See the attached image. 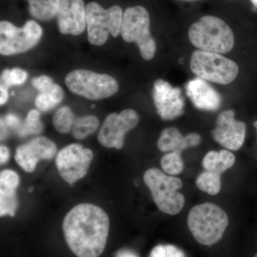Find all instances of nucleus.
I'll return each instance as SVG.
<instances>
[{
  "label": "nucleus",
  "mask_w": 257,
  "mask_h": 257,
  "mask_svg": "<svg viewBox=\"0 0 257 257\" xmlns=\"http://www.w3.org/2000/svg\"><path fill=\"white\" fill-rule=\"evenodd\" d=\"M63 232L69 248L77 257H99L104 251L109 219L101 208L80 204L64 217Z\"/></svg>",
  "instance_id": "nucleus-1"
},
{
  "label": "nucleus",
  "mask_w": 257,
  "mask_h": 257,
  "mask_svg": "<svg viewBox=\"0 0 257 257\" xmlns=\"http://www.w3.org/2000/svg\"><path fill=\"white\" fill-rule=\"evenodd\" d=\"M188 35L192 45L199 50L221 55L227 53L234 47L232 30L217 17H202L190 27Z\"/></svg>",
  "instance_id": "nucleus-2"
},
{
  "label": "nucleus",
  "mask_w": 257,
  "mask_h": 257,
  "mask_svg": "<svg viewBox=\"0 0 257 257\" xmlns=\"http://www.w3.org/2000/svg\"><path fill=\"white\" fill-rule=\"evenodd\" d=\"M187 224L198 242L211 246L222 238L229 225V217L221 208L213 203L194 206L187 218Z\"/></svg>",
  "instance_id": "nucleus-3"
},
{
  "label": "nucleus",
  "mask_w": 257,
  "mask_h": 257,
  "mask_svg": "<svg viewBox=\"0 0 257 257\" xmlns=\"http://www.w3.org/2000/svg\"><path fill=\"white\" fill-rule=\"evenodd\" d=\"M144 182L150 189L154 202L161 211L176 215L182 210L185 198L177 192L182 187L180 179L166 175L158 169L151 168L145 172Z\"/></svg>",
  "instance_id": "nucleus-4"
},
{
  "label": "nucleus",
  "mask_w": 257,
  "mask_h": 257,
  "mask_svg": "<svg viewBox=\"0 0 257 257\" xmlns=\"http://www.w3.org/2000/svg\"><path fill=\"white\" fill-rule=\"evenodd\" d=\"M121 35L125 42L138 45L144 60H151L156 53V42L150 32L148 11L142 6L128 8L123 14Z\"/></svg>",
  "instance_id": "nucleus-5"
},
{
  "label": "nucleus",
  "mask_w": 257,
  "mask_h": 257,
  "mask_svg": "<svg viewBox=\"0 0 257 257\" xmlns=\"http://www.w3.org/2000/svg\"><path fill=\"white\" fill-rule=\"evenodd\" d=\"M65 84L74 94L92 100L110 97L119 90V84L114 77L87 69L69 72L65 77Z\"/></svg>",
  "instance_id": "nucleus-6"
},
{
  "label": "nucleus",
  "mask_w": 257,
  "mask_h": 257,
  "mask_svg": "<svg viewBox=\"0 0 257 257\" xmlns=\"http://www.w3.org/2000/svg\"><path fill=\"white\" fill-rule=\"evenodd\" d=\"M87 11V36L93 45L101 46L109 35L117 37L121 33L123 12L117 5L105 10L98 3H89Z\"/></svg>",
  "instance_id": "nucleus-7"
},
{
  "label": "nucleus",
  "mask_w": 257,
  "mask_h": 257,
  "mask_svg": "<svg viewBox=\"0 0 257 257\" xmlns=\"http://www.w3.org/2000/svg\"><path fill=\"white\" fill-rule=\"evenodd\" d=\"M190 68L199 78L219 84H230L239 74V67L234 61L220 54L199 50L193 52Z\"/></svg>",
  "instance_id": "nucleus-8"
},
{
  "label": "nucleus",
  "mask_w": 257,
  "mask_h": 257,
  "mask_svg": "<svg viewBox=\"0 0 257 257\" xmlns=\"http://www.w3.org/2000/svg\"><path fill=\"white\" fill-rule=\"evenodd\" d=\"M42 29L33 20H29L23 28H18L10 22L0 23V53L10 56L31 50L42 36Z\"/></svg>",
  "instance_id": "nucleus-9"
},
{
  "label": "nucleus",
  "mask_w": 257,
  "mask_h": 257,
  "mask_svg": "<svg viewBox=\"0 0 257 257\" xmlns=\"http://www.w3.org/2000/svg\"><path fill=\"white\" fill-rule=\"evenodd\" d=\"M93 157L92 150L79 144H72L59 152L55 164L61 177L72 185L87 175Z\"/></svg>",
  "instance_id": "nucleus-10"
},
{
  "label": "nucleus",
  "mask_w": 257,
  "mask_h": 257,
  "mask_svg": "<svg viewBox=\"0 0 257 257\" xmlns=\"http://www.w3.org/2000/svg\"><path fill=\"white\" fill-rule=\"evenodd\" d=\"M139 121L140 116L133 109H124L119 114L111 113L101 126L98 141L106 148L120 150L124 146L125 135L136 127Z\"/></svg>",
  "instance_id": "nucleus-11"
},
{
  "label": "nucleus",
  "mask_w": 257,
  "mask_h": 257,
  "mask_svg": "<svg viewBox=\"0 0 257 257\" xmlns=\"http://www.w3.org/2000/svg\"><path fill=\"white\" fill-rule=\"evenodd\" d=\"M152 95L157 113L162 119H176L183 114L184 99L179 88L172 87L163 79H157L154 83Z\"/></svg>",
  "instance_id": "nucleus-12"
},
{
  "label": "nucleus",
  "mask_w": 257,
  "mask_h": 257,
  "mask_svg": "<svg viewBox=\"0 0 257 257\" xmlns=\"http://www.w3.org/2000/svg\"><path fill=\"white\" fill-rule=\"evenodd\" d=\"M246 135V124L235 119L233 110L223 111L216 119L212 136L216 143L232 151H237L242 147Z\"/></svg>",
  "instance_id": "nucleus-13"
},
{
  "label": "nucleus",
  "mask_w": 257,
  "mask_h": 257,
  "mask_svg": "<svg viewBox=\"0 0 257 257\" xmlns=\"http://www.w3.org/2000/svg\"><path fill=\"white\" fill-rule=\"evenodd\" d=\"M57 152L54 142L45 137H38L17 148L15 160L25 172L30 173L35 171L40 160H52Z\"/></svg>",
  "instance_id": "nucleus-14"
},
{
  "label": "nucleus",
  "mask_w": 257,
  "mask_h": 257,
  "mask_svg": "<svg viewBox=\"0 0 257 257\" xmlns=\"http://www.w3.org/2000/svg\"><path fill=\"white\" fill-rule=\"evenodd\" d=\"M56 16L59 30L64 35L77 36L87 27V11L83 0H60Z\"/></svg>",
  "instance_id": "nucleus-15"
},
{
  "label": "nucleus",
  "mask_w": 257,
  "mask_h": 257,
  "mask_svg": "<svg viewBox=\"0 0 257 257\" xmlns=\"http://www.w3.org/2000/svg\"><path fill=\"white\" fill-rule=\"evenodd\" d=\"M186 90L193 104L199 109L216 111L221 105V98L207 81L195 78L189 81Z\"/></svg>",
  "instance_id": "nucleus-16"
},
{
  "label": "nucleus",
  "mask_w": 257,
  "mask_h": 257,
  "mask_svg": "<svg viewBox=\"0 0 257 257\" xmlns=\"http://www.w3.org/2000/svg\"><path fill=\"white\" fill-rule=\"evenodd\" d=\"M157 147L163 152H177L182 153L187 147L184 143V137L175 127L165 128L161 134Z\"/></svg>",
  "instance_id": "nucleus-17"
},
{
  "label": "nucleus",
  "mask_w": 257,
  "mask_h": 257,
  "mask_svg": "<svg viewBox=\"0 0 257 257\" xmlns=\"http://www.w3.org/2000/svg\"><path fill=\"white\" fill-rule=\"evenodd\" d=\"M64 96L62 88L54 83L48 89L39 92L35 99V105L40 111H50L60 104Z\"/></svg>",
  "instance_id": "nucleus-18"
},
{
  "label": "nucleus",
  "mask_w": 257,
  "mask_h": 257,
  "mask_svg": "<svg viewBox=\"0 0 257 257\" xmlns=\"http://www.w3.org/2000/svg\"><path fill=\"white\" fill-rule=\"evenodd\" d=\"M29 10L33 18L49 21L57 15L60 0H28Z\"/></svg>",
  "instance_id": "nucleus-19"
},
{
  "label": "nucleus",
  "mask_w": 257,
  "mask_h": 257,
  "mask_svg": "<svg viewBox=\"0 0 257 257\" xmlns=\"http://www.w3.org/2000/svg\"><path fill=\"white\" fill-rule=\"evenodd\" d=\"M99 120L92 115L80 116L74 120L72 128V136L77 140H83L95 133L99 127Z\"/></svg>",
  "instance_id": "nucleus-20"
},
{
  "label": "nucleus",
  "mask_w": 257,
  "mask_h": 257,
  "mask_svg": "<svg viewBox=\"0 0 257 257\" xmlns=\"http://www.w3.org/2000/svg\"><path fill=\"white\" fill-rule=\"evenodd\" d=\"M196 184L198 188L203 192L211 195H216L221 187L220 175L205 171L198 176Z\"/></svg>",
  "instance_id": "nucleus-21"
},
{
  "label": "nucleus",
  "mask_w": 257,
  "mask_h": 257,
  "mask_svg": "<svg viewBox=\"0 0 257 257\" xmlns=\"http://www.w3.org/2000/svg\"><path fill=\"white\" fill-rule=\"evenodd\" d=\"M75 116L72 109L67 106H62L57 109L52 119L55 130L62 134L72 131Z\"/></svg>",
  "instance_id": "nucleus-22"
},
{
  "label": "nucleus",
  "mask_w": 257,
  "mask_h": 257,
  "mask_svg": "<svg viewBox=\"0 0 257 257\" xmlns=\"http://www.w3.org/2000/svg\"><path fill=\"white\" fill-rule=\"evenodd\" d=\"M18 206L16 189L0 187V215L14 216Z\"/></svg>",
  "instance_id": "nucleus-23"
},
{
  "label": "nucleus",
  "mask_w": 257,
  "mask_h": 257,
  "mask_svg": "<svg viewBox=\"0 0 257 257\" xmlns=\"http://www.w3.org/2000/svg\"><path fill=\"white\" fill-rule=\"evenodd\" d=\"M43 130V125L40 120V114L35 109L29 111L25 122L18 130L19 136H28L29 135H38Z\"/></svg>",
  "instance_id": "nucleus-24"
},
{
  "label": "nucleus",
  "mask_w": 257,
  "mask_h": 257,
  "mask_svg": "<svg viewBox=\"0 0 257 257\" xmlns=\"http://www.w3.org/2000/svg\"><path fill=\"white\" fill-rule=\"evenodd\" d=\"M162 170L172 175H179L184 169V162L181 154L177 152H171L164 155L161 160Z\"/></svg>",
  "instance_id": "nucleus-25"
},
{
  "label": "nucleus",
  "mask_w": 257,
  "mask_h": 257,
  "mask_svg": "<svg viewBox=\"0 0 257 257\" xmlns=\"http://www.w3.org/2000/svg\"><path fill=\"white\" fill-rule=\"evenodd\" d=\"M26 71L20 68L5 69L1 74V85L9 89L12 86L20 85L28 79Z\"/></svg>",
  "instance_id": "nucleus-26"
},
{
  "label": "nucleus",
  "mask_w": 257,
  "mask_h": 257,
  "mask_svg": "<svg viewBox=\"0 0 257 257\" xmlns=\"http://www.w3.org/2000/svg\"><path fill=\"white\" fill-rule=\"evenodd\" d=\"M202 164L204 168L208 172H214V173L221 175V173L226 171L222 162H221L219 153L217 152L210 151L208 152L203 159Z\"/></svg>",
  "instance_id": "nucleus-27"
},
{
  "label": "nucleus",
  "mask_w": 257,
  "mask_h": 257,
  "mask_svg": "<svg viewBox=\"0 0 257 257\" xmlns=\"http://www.w3.org/2000/svg\"><path fill=\"white\" fill-rule=\"evenodd\" d=\"M150 257H186L182 250L173 245H158L152 250Z\"/></svg>",
  "instance_id": "nucleus-28"
},
{
  "label": "nucleus",
  "mask_w": 257,
  "mask_h": 257,
  "mask_svg": "<svg viewBox=\"0 0 257 257\" xmlns=\"http://www.w3.org/2000/svg\"><path fill=\"white\" fill-rule=\"evenodd\" d=\"M20 181V177L14 171L5 170L0 173V187L16 189Z\"/></svg>",
  "instance_id": "nucleus-29"
},
{
  "label": "nucleus",
  "mask_w": 257,
  "mask_h": 257,
  "mask_svg": "<svg viewBox=\"0 0 257 257\" xmlns=\"http://www.w3.org/2000/svg\"><path fill=\"white\" fill-rule=\"evenodd\" d=\"M32 85L38 92L45 90L54 84L53 80L50 77L46 75H42L40 77H35L32 81Z\"/></svg>",
  "instance_id": "nucleus-30"
},
{
  "label": "nucleus",
  "mask_w": 257,
  "mask_h": 257,
  "mask_svg": "<svg viewBox=\"0 0 257 257\" xmlns=\"http://www.w3.org/2000/svg\"><path fill=\"white\" fill-rule=\"evenodd\" d=\"M1 121L4 122L8 128H13V130H19L21 126V121L20 118L16 115L13 114H8L4 117L2 118Z\"/></svg>",
  "instance_id": "nucleus-31"
},
{
  "label": "nucleus",
  "mask_w": 257,
  "mask_h": 257,
  "mask_svg": "<svg viewBox=\"0 0 257 257\" xmlns=\"http://www.w3.org/2000/svg\"><path fill=\"white\" fill-rule=\"evenodd\" d=\"M219 153L225 170H227L228 169L231 168L234 165L235 157L231 152L222 150L219 152Z\"/></svg>",
  "instance_id": "nucleus-32"
},
{
  "label": "nucleus",
  "mask_w": 257,
  "mask_h": 257,
  "mask_svg": "<svg viewBox=\"0 0 257 257\" xmlns=\"http://www.w3.org/2000/svg\"><path fill=\"white\" fill-rule=\"evenodd\" d=\"M201 142H202V138L197 133L189 134L188 135L184 137V143L187 149L189 147H197L200 145Z\"/></svg>",
  "instance_id": "nucleus-33"
},
{
  "label": "nucleus",
  "mask_w": 257,
  "mask_h": 257,
  "mask_svg": "<svg viewBox=\"0 0 257 257\" xmlns=\"http://www.w3.org/2000/svg\"><path fill=\"white\" fill-rule=\"evenodd\" d=\"M10 158V151L8 147L2 145L0 147V162L1 165H4L7 163L9 160Z\"/></svg>",
  "instance_id": "nucleus-34"
},
{
  "label": "nucleus",
  "mask_w": 257,
  "mask_h": 257,
  "mask_svg": "<svg viewBox=\"0 0 257 257\" xmlns=\"http://www.w3.org/2000/svg\"><path fill=\"white\" fill-rule=\"evenodd\" d=\"M8 88L4 86L0 85V104L4 105L6 104L8 99H9V92H8Z\"/></svg>",
  "instance_id": "nucleus-35"
},
{
  "label": "nucleus",
  "mask_w": 257,
  "mask_h": 257,
  "mask_svg": "<svg viewBox=\"0 0 257 257\" xmlns=\"http://www.w3.org/2000/svg\"><path fill=\"white\" fill-rule=\"evenodd\" d=\"M116 257H138L137 256L136 253L133 251H130V250H121L119 252L116 253Z\"/></svg>",
  "instance_id": "nucleus-36"
},
{
  "label": "nucleus",
  "mask_w": 257,
  "mask_h": 257,
  "mask_svg": "<svg viewBox=\"0 0 257 257\" xmlns=\"http://www.w3.org/2000/svg\"><path fill=\"white\" fill-rule=\"evenodd\" d=\"M8 128L3 121H1V140H5L8 136Z\"/></svg>",
  "instance_id": "nucleus-37"
},
{
  "label": "nucleus",
  "mask_w": 257,
  "mask_h": 257,
  "mask_svg": "<svg viewBox=\"0 0 257 257\" xmlns=\"http://www.w3.org/2000/svg\"><path fill=\"white\" fill-rule=\"evenodd\" d=\"M250 1L251 2V3H252L253 6L257 8V0H250Z\"/></svg>",
  "instance_id": "nucleus-38"
},
{
  "label": "nucleus",
  "mask_w": 257,
  "mask_h": 257,
  "mask_svg": "<svg viewBox=\"0 0 257 257\" xmlns=\"http://www.w3.org/2000/svg\"><path fill=\"white\" fill-rule=\"evenodd\" d=\"M253 126H254L255 128H256L257 131V120L256 121H254V122L253 123Z\"/></svg>",
  "instance_id": "nucleus-39"
},
{
  "label": "nucleus",
  "mask_w": 257,
  "mask_h": 257,
  "mask_svg": "<svg viewBox=\"0 0 257 257\" xmlns=\"http://www.w3.org/2000/svg\"><path fill=\"white\" fill-rule=\"evenodd\" d=\"M183 1H194V0H183Z\"/></svg>",
  "instance_id": "nucleus-40"
},
{
  "label": "nucleus",
  "mask_w": 257,
  "mask_h": 257,
  "mask_svg": "<svg viewBox=\"0 0 257 257\" xmlns=\"http://www.w3.org/2000/svg\"><path fill=\"white\" fill-rule=\"evenodd\" d=\"M254 257H257V253H256V254L255 255Z\"/></svg>",
  "instance_id": "nucleus-41"
}]
</instances>
